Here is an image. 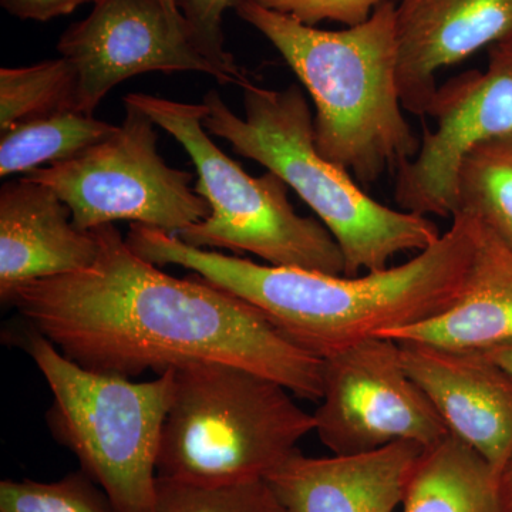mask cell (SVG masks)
Masks as SVG:
<instances>
[{
	"instance_id": "obj_13",
	"label": "cell",
	"mask_w": 512,
	"mask_h": 512,
	"mask_svg": "<svg viewBox=\"0 0 512 512\" xmlns=\"http://www.w3.org/2000/svg\"><path fill=\"white\" fill-rule=\"evenodd\" d=\"M396 29L403 109L426 116L437 72L512 39V0H399Z\"/></svg>"
},
{
	"instance_id": "obj_7",
	"label": "cell",
	"mask_w": 512,
	"mask_h": 512,
	"mask_svg": "<svg viewBox=\"0 0 512 512\" xmlns=\"http://www.w3.org/2000/svg\"><path fill=\"white\" fill-rule=\"evenodd\" d=\"M154 123L184 147L197 168L195 191L210 204V217L184 229L178 238L201 249L249 252L268 265L295 266L345 275V258L319 220L302 217L288 198V184L266 171L251 177L222 153L205 130V104L181 103L150 94H127Z\"/></svg>"
},
{
	"instance_id": "obj_5",
	"label": "cell",
	"mask_w": 512,
	"mask_h": 512,
	"mask_svg": "<svg viewBox=\"0 0 512 512\" xmlns=\"http://www.w3.org/2000/svg\"><path fill=\"white\" fill-rule=\"evenodd\" d=\"M173 372L157 477L192 484L265 480L315 431L312 414L268 377L221 362L185 363Z\"/></svg>"
},
{
	"instance_id": "obj_18",
	"label": "cell",
	"mask_w": 512,
	"mask_h": 512,
	"mask_svg": "<svg viewBox=\"0 0 512 512\" xmlns=\"http://www.w3.org/2000/svg\"><path fill=\"white\" fill-rule=\"evenodd\" d=\"M117 126L89 114L63 111L0 133V175L29 174L79 156Z\"/></svg>"
},
{
	"instance_id": "obj_1",
	"label": "cell",
	"mask_w": 512,
	"mask_h": 512,
	"mask_svg": "<svg viewBox=\"0 0 512 512\" xmlns=\"http://www.w3.org/2000/svg\"><path fill=\"white\" fill-rule=\"evenodd\" d=\"M94 232L93 265L20 286L6 301L64 356L131 380L185 363H227L319 402L323 360L293 345L258 309L201 276L165 274L113 224Z\"/></svg>"
},
{
	"instance_id": "obj_8",
	"label": "cell",
	"mask_w": 512,
	"mask_h": 512,
	"mask_svg": "<svg viewBox=\"0 0 512 512\" xmlns=\"http://www.w3.org/2000/svg\"><path fill=\"white\" fill-rule=\"evenodd\" d=\"M126 119L82 154L26 174L46 185L72 211L74 225L92 231L114 221L178 235L210 217V204L192 190L194 175L165 164L153 119L124 97Z\"/></svg>"
},
{
	"instance_id": "obj_16",
	"label": "cell",
	"mask_w": 512,
	"mask_h": 512,
	"mask_svg": "<svg viewBox=\"0 0 512 512\" xmlns=\"http://www.w3.org/2000/svg\"><path fill=\"white\" fill-rule=\"evenodd\" d=\"M473 232V262L454 305L382 338L481 350L512 342V251L476 217Z\"/></svg>"
},
{
	"instance_id": "obj_3",
	"label": "cell",
	"mask_w": 512,
	"mask_h": 512,
	"mask_svg": "<svg viewBox=\"0 0 512 512\" xmlns=\"http://www.w3.org/2000/svg\"><path fill=\"white\" fill-rule=\"evenodd\" d=\"M235 12L262 33L311 94L313 140L323 158L363 188L419 153L397 87L396 5L386 2L362 25L322 30L239 0Z\"/></svg>"
},
{
	"instance_id": "obj_24",
	"label": "cell",
	"mask_w": 512,
	"mask_h": 512,
	"mask_svg": "<svg viewBox=\"0 0 512 512\" xmlns=\"http://www.w3.org/2000/svg\"><path fill=\"white\" fill-rule=\"evenodd\" d=\"M266 9L284 13L303 25L336 22L352 28L367 22L380 5L394 0H254Z\"/></svg>"
},
{
	"instance_id": "obj_11",
	"label": "cell",
	"mask_w": 512,
	"mask_h": 512,
	"mask_svg": "<svg viewBox=\"0 0 512 512\" xmlns=\"http://www.w3.org/2000/svg\"><path fill=\"white\" fill-rule=\"evenodd\" d=\"M57 50L76 70V111L89 116L117 84L141 73L200 72L232 84L160 0H99L63 33Z\"/></svg>"
},
{
	"instance_id": "obj_19",
	"label": "cell",
	"mask_w": 512,
	"mask_h": 512,
	"mask_svg": "<svg viewBox=\"0 0 512 512\" xmlns=\"http://www.w3.org/2000/svg\"><path fill=\"white\" fill-rule=\"evenodd\" d=\"M456 214L476 217L512 251V137L478 144L464 157Z\"/></svg>"
},
{
	"instance_id": "obj_14",
	"label": "cell",
	"mask_w": 512,
	"mask_h": 512,
	"mask_svg": "<svg viewBox=\"0 0 512 512\" xmlns=\"http://www.w3.org/2000/svg\"><path fill=\"white\" fill-rule=\"evenodd\" d=\"M423 450L402 441L355 456L296 451L265 481L284 512H394Z\"/></svg>"
},
{
	"instance_id": "obj_2",
	"label": "cell",
	"mask_w": 512,
	"mask_h": 512,
	"mask_svg": "<svg viewBox=\"0 0 512 512\" xmlns=\"http://www.w3.org/2000/svg\"><path fill=\"white\" fill-rule=\"evenodd\" d=\"M446 234L410 261L359 276L330 275L185 244L133 224L128 247L154 265H178L258 309L286 339L325 359L363 340L410 328L447 311L466 286L473 218L456 214Z\"/></svg>"
},
{
	"instance_id": "obj_28",
	"label": "cell",
	"mask_w": 512,
	"mask_h": 512,
	"mask_svg": "<svg viewBox=\"0 0 512 512\" xmlns=\"http://www.w3.org/2000/svg\"><path fill=\"white\" fill-rule=\"evenodd\" d=\"M160 2L171 18L177 20V22L187 23L185 22L184 16L181 15L180 9H178L177 2H175V0H160Z\"/></svg>"
},
{
	"instance_id": "obj_9",
	"label": "cell",
	"mask_w": 512,
	"mask_h": 512,
	"mask_svg": "<svg viewBox=\"0 0 512 512\" xmlns=\"http://www.w3.org/2000/svg\"><path fill=\"white\" fill-rule=\"evenodd\" d=\"M315 433L335 456L394 443L427 448L450 430L403 365L396 340L375 336L323 359Z\"/></svg>"
},
{
	"instance_id": "obj_25",
	"label": "cell",
	"mask_w": 512,
	"mask_h": 512,
	"mask_svg": "<svg viewBox=\"0 0 512 512\" xmlns=\"http://www.w3.org/2000/svg\"><path fill=\"white\" fill-rule=\"evenodd\" d=\"M96 2L99 0H0L10 15L37 22H47L59 16L69 15L84 3L94 5Z\"/></svg>"
},
{
	"instance_id": "obj_27",
	"label": "cell",
	"mask_w": 512,
	"mask_h": 512,
	"mask_svg": "<svg viewBox=\"0 0 512 512\" xmlns=\"http://www.w3.org/2000/svg\"><path fill=\"white\" fill-rule=\"evenodd\" d=\"M494 362L503 366L512 375V342L501 343L493 348L483 349Z\"/></svg>"
},
{
	"instance_id": "obj_4",
	"label": "cell",
	"mask_w": 512,
	"mask_h": 512,
	"mask_svg": "<svg viewBox=\"0 0 512 512\" xmlns=\"http://www.w3.org/2000/svg\"><path fill=\"white\" fill-rule=\"evenodd\" d=\"M241 89L245 119L217 90L205 94V130L279 175L312 208L338 242L346 276L382 271L394 256L421 252L439 241V227L429 217L380 204L345 168L320 156L301 86L272 90L249 82Z\"/></svg>"
},
{
	"instance_id": "obj_22",
	"label": "cell",
	"mask_w": 512,
	"mask_h": 512,
	"mask_svg": "<svg viewBox=\"0 0 512 512\" xmlns=\"http://www.w3.org/2000/svg\"><path fill=\"white\" fill-rule=\"evenodd\" d=\"M0 512H117L107 495L83 471L40 483L3 480Z\"/></svg>"
},
{
	"instance_id": "obj_21",
	"label": "cell",
	"mask_w": 512,
	"mask_h": 512,
	"mask_svg": "<svg viewBox=\"0 0 512 512\" xmlns=\"http://www.w3.org/2000/svg\"><path fill=\"white\" fill-rule=\"evenodd\" d=\"M153 512H284L265 480L192 484L157 477Z\"/></svg>"
},
{
	"instance_id": "obj_23",
	"label": "cell",
	"mask_w": 512,
	"mask_h": 512,
	"mask_svg": "<svg viewBox=\"0 0 512 512\" xmlns=\"http://www.w3.org/2000/svg\"><path fill=\"white\" fill-rule=\"evenodd\" d=\"M185 22L190 26L195 43L204 55L217 63L231 77L232 84L244 87L251 82L238 66L234 56L225 50L222 25L228 9H235L239 0H175Z\"/></svg>"
},
{
	"instance_id": "obj_20",
	"label": "cell",
	"mask_w": 512,
	"mask_h": 512,
	"mask_svg": "<svg viewBox=\"0 0 512 512\" xmlns=\"http://www.w3.org/2000/svg\"><path fill=\"white\" fill-rule=\"evenodd\" d=\"M77 74L66 57L0 70V133L28 121L76 111Z\"/></svg>"
},
{
	"instance_id": "obj_15",
	"label": "cell",
	"mask_w": 512,
	"mask_h": 512,
	"mask_svg": "<svg viewBox=\"0 0 512 512\" xmlns=\"http://www.w3.org/2000/svg\"><path fill=\"white\" fill-rule=\"evenodd\" d=\"M99 255L96 232L74 225L66 202L25 177L0 190V299L20 286L73 274Z\"/></svg>"
},
{
	"instance_id": "obj_6",
	"label": "cell",
	"mask_w": 512,
	"mask_h": 512,
	"mask_svg": "<svg viewBox=\"0 0 512 512\" xmlns=\"http://www.w3.org/2000/svg\"><path fill=\"white\" fill-rule=\"evenodd\" d=\"M25 335L53 403L50 433L79 458L117 512H153L161 436L174 392L173 369L150 382L101 375L77 365L40 335Z\"/></svg>"
},
{
	"instance_id": "obj_12",
	"label": "cell",
	"mask_w": 512,
	"mask_h": 512,
	"mask_svg": "<svg viewBox=\"0 0 512 512\" xmlns=\"http://www.w3.org/2000/svg\"><path fill=\"white\" fill-rule=\"evenodd\" d=\"M403 365L451 434L501 473L512 456V375L484 350L397 342Z\"/></svg>"
},
{
	"instance_id": "obj_26",
	"label": "cell",
	"mask_w": 512,
	"mask_h": 512,
	"mask_svg": "<svg viewBox=\"0 0 512 512\" xmlns=\"http://www.w3.org/2000/svg\"><path fill=\"white\" fill-rule=\"evenodd\" d=\"M501 512H512V456L500 473Z\"/></svg>"
},
{
	"instance_id": "obj_17",
	"label": "cell",
	"mask_w": 512,
	"mask_h": 512,
	"mask_svg": "<svg viewBox=\"0 0 512 512\" xmlns=\"http://www.w3.org/2000/svg\"><path fill=\"white\" fill-rule=\"evenodd\" d=\"M402 512H501L500 474L454 434L424 448Z\"/></svg>"
},
{
	"instance_id": "obj_10",
	"label": "cell",
	"mask_w": 512,
	"mask_h": 512,
	"mask_svg": "<svg viewBox=\"0 0 512 512\" xmlns=\"http://www.w3.org/2000/svg\"><path fill=\"white\" fill-rule=\"evenodd\" d=\"M485 72L468 70L437 89L413 160L396 168L394 200L421 217L453 218L458 168L478 144L512 137V39L488 47Z\"/></svg>"
}]
</instances>
